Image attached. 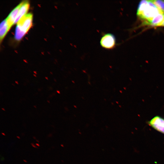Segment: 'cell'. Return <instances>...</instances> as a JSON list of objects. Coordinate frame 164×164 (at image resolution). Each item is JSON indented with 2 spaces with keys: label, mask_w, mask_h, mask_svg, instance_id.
<instances>
[{
  "label": "cell",
  "mask_w": 164,
  "mask_h": 164,
  "mask_svg": "<svg viewBox=\"0 0 164 164\" xmlns=\"http://www.w3.org/2000/svg\"><path fill=\"white\" fill-rule=\"evenodd\" d=\"M161 12L151 0H142L139 2L137 14L143 21V24L147 25L155 16Z\"/></svg>",
  "instance_id": "1"
},
{
  "label": "cell",
  "mask_w": 164,
  "mask_h": 164,
  "mask_svg": "<svg viewBox=\"0 0 164 164\" xmlns=\"http://www.w3.org/2000/svg\"><path fill=\"white\" fill-rule=\"evenodd\" d=\"M33 15L28 13L22 16L17 23L14 38L17 41L20 40L28 31L32 24Z\"/></svg>",
  "instance_id": "2"
},
{
  "label": "cell",
  "mask_w": 164,
  "mask_h": 164,
  "mask_svg": "<svg viewBox=\"0 0 164 164\" xmlns=\"http://www.w3.org/2000/svg\"><path fill=\"white\" fill-rule=\"evenodd\" d=\"M100 43L103 48L107 50H112L116 46V38L114 35L111 33H104L101 38Z\"/></svg>",
  "instance_id": "3"
},
{
  "label": "cell",
  "mask_w": 164,
  "mask_h": 164,
  "mask_svg": "<svg viewBox=\"0 0 164 164\" xmlns=\"http://www.w3.org/2000/svg\"><path fill=\"white\" fill-rule=\"evenodd\" d=\"M148 123L154 129L164 134V118L156 116L148 121Z\"/></svg>",
  "instance_id": "4"
},
{
  "label": "cell",
  "mask_w": 164,
  "mask_h": 164,
  "mask_svg": "<svg viewBox=\"0 0 164 164\" xmlns=\"http://www.w3.org/2000/svg\"><path fill=\"white\" fill-rule=\"evenodd\" d=\"M23 1L20 3L10 12L6 19L9 29L14 24V22L18 14L19 10L23 3Z\"/></svg>",
  "instance_id": "5"
},
{
  "label": "cell",
  "mask_w": 164,
  "mask_h": 164,
  "mask_svg": "<svg viewBox=\"0 0 164 164\" xmlns=\"http://www.w3.org/2000/svg\"><path fill=\"white\" fill-rule=\"evenodd\" d=\"M29 6V3L27 1H23V3L21 6L17 16L14 22V24L17 23L23 15L26 14Z\"/></svg>",
  "instance_id": "6"
},
{
  "label": "cell",
  "mask_w": 164,
  "mask_h": 164,
  "mask_svg": "<svg viewBox=\"0 0 164 164\" xmlns=\"http://www.w3.org/2000/svg\"><path fill=\"white\" fill-rule=\"evenodd\" d=\"M164 20V14L161 12L155 16L147 25L153 27L159 26Z\"/></svg>",
  "instance_id": "7"
},
{
  "label": "cell",
  "mask_w": 164,
  "mask_h": 164,
  "mask_svg": "<svg viewBox=\"0 0 164 164\" xmlns=\"http://www.w3.org/2000/svg\"><path fill=\"white\" fill-rule=\"evenodd\" d=\"M9 30L6 19L1 22L0 26V41L1 42Z\"/></svg>",
  "instance_id": "8"
},
{
  "label": "cell",
  "mask_w": 164,
  "mask_h": 164,
  "mask_svg": "<svg viewBox=\"0 0 164 164\" xmlns=\"http://www.w3.org/2000/svg\"><path fill=\"white\" fill-rule=\"evenodd\" d=\"M151 1L158 9L161 12L164 14V0H154Z\"/></svg>",
  "instance_id": "9"
},
{
  "label": "cell",
  "mask_w": 164,
  "mask_h": 164,
  "mask_svg": "<svg viewBox=\"0 0 164 164\" xmlns=\"http://www.w3.org/2000/svg\"><path fill=\"white\" fill-rule=\"evenodd\" d=\"M31 145H32V146L34 148H38L33 143H31Z\"/></svg>",
  "instance_id": "10"
},
{
  "label": "cell",
  "mask_w": 164,
  "mask_h": 164,
  "mask_svg": "<svg viewBox=\"0 0 164 164\" xmlns=\"http://www.w3.org/2000/svg\"><path fill=\"white\" fill-rule=\"evenodd\" d=\"M159 26H164V20L162 23Z\"/></svg>",
  "instance_id": "11"
},
{
  "label": "cell",
  "mask_w": 164,
  "mask_h": 164,
  "mask_svg": "<svg viewBox=\"0 0 164 164\" xmlns=\"http://www.w3.org/2000/svg\"><path fill=\"white\" fill-rule=\"evenodd\" d=\"M4 159V157H1V160L2 161H3Z\"/></svg>",
  "instance_id": "12"
},
{
  "label": "cell",
  "mask_w": 164,
  "mask_h": 164,
  "mask_svg": "<svg viewBox=\"0 0 164 164\" xmlns=\"http://www.w3.org/2000/svg\"><path fill=\"white\" fill-rule=\"evenodd\" d=\"M36 145L37 146H39V147L40 146V145H39V144H38V143H36Z\"/></svg>",
  "instance_id": "13"
},
{
  "label": "cell",
  "mask_w": 164,
  "mask_h": 164,
  "mask_svg": "<svg viewBox=\"0 0 164 164\" xmlns=\"http://www.w3.org/2000/svg\"><path fill=\"white\" fill-rule=\"evenodd\" d=\"M15 83L16 84H19V83H18V81H15Z\"/></svg>",
  "instance_id": "14"
},
{
  "label": "cell",
  "mask_w": 164,
  "mask_h": 164,
  "mask_svg": "<svg viewBox=\"0 0 164 164\" xmlns=\"http://www.w3.org/2000/svg\"><path fill=\"white\" fill-rule=\"evenodd\" d=\"M56 92L59 94L60 93V91L59 90H57Z\"/></svg>",
  "instance_id": "15"
},
{
  "label": "cell",
  "mask_w": 164,
  "mask_h": 164,
  "mask_svg": "<svg viewBox=\"0 0 164 164\" xmlns=\"http://www.w3.org/2000/svg\"><path fill=\"white\" fill-rule=\"evenodd\" d=\"M2 135H5V133H3V132H2Z\"/></svg>",
  "instance_id": "16"
},
{
  "label": "cell",
  "mask_w": 164,
  "mask_h": 164,
  "mask_svg": "<svg viewBox=\"0 0 164 164\" xmlns=\"http://www.w3.org/2000/svg\"><path fill=\"white\" fill-rule=\"evenodd\" d=\"M2 109L4 111H5V109L4 108H2Z\"/></svg>",
  "instance_id": "17"
},
{
  "label": "cell",
  "mask_w": 164,
  "mask_h": 164,
  "mask_svg": "<svg viewBox=\"0 0 164 164\" xmlns=\"http://www.w3.org/2000/svg\"><path fill=\"white\" fill-rule=\"evenodd\" d=\"M45 78H46V79L47 80H48V77H45Z\"/></svg>",
  "instance_id": "18"
},
{
  "label": "cell",
  "mask_w": 164,
  "mask_h": 164,
  "mask_svg": "<svg viewBox=\"0 0 164 164\" xmlns=\"http://www.w3.org/2000/svg\"><path fill=\"white\" fill-rule=\"evenodd\" d=\"M23 161L26 162H27V161L26 160H23Z\"/></svg>",
  "instance_id": "19"
},
{
  "label": "cell",
  "mask_w": 164,
  "mask_h": 164,
  "mask_svg": "<svg viewBox=\"0 0 164 164\" xmlns=\"http://www.w3.org/2000/svg\"><path fill=\"white\" fill-rule=\"evenodd\" d=\"M33 76H34L35 77H37L36 75V74H33Z\"/></svg>",
  "instance_id": "20"
},
{
  "label": "cell",
  "mask_w": 164,
  "mask_h": 164,
  "mask_svg": "<svg viewBox=\"0 0 164 164\" xmlns=\"http://www.w3.org/2000/svg\"><path fill=\"white\" fill-rule=\"evenodd\" d=\"M17 137L19 139H20V137L19 136H17Z\"/></svg>",
  "instance_id": "21"
},
{
  "label": "cell",
  "mask_w": 164,
  "mask_h": 164,
  "mask_svg": "<svg viewBox=\"0 0 164 164\" xmlns=\"http://www.w3.org/2000/svg\"><path fill=\"white\" fill-rule=\"evenodd\" d=\"M34 73L36 74H37V73L36 72V71H34Z\"/></svg>",
  "instance_id": "22"
},
{
  "label": "cell",
  "mask_w": 164,
  "mask_h": 164,
  "mask_svg": "<svg viewBox=\"0 0 164 164\" xmlns=\"http://www.w3.org/2000/svg\"><path fill=\"white\" fill-rule=\"evenodd\" d=\"M33 138H34V139H36V137H35V136H33Z\"/></svg>",
  "instance_id": "23"
},
{
  "label": "cell",
  "mask_w": 164,
  "mask_h": 164,
  "mask_svg": "<svg viewBox=\"0 0 164 164\" xmlns=\"http://www.w3.org/2000/svg\"><path fill=\"white\" fill-rule=\"evenodd\" d=\"M33 106H34V108H36V106L34 105Z\"/></svg>",
  "instance_id": "24"
},
{
  "label": "cell",
  "mask_w": 164,
  "mask_h": 164,
  "mask_svg": "<svg viewBox=\"0 0 164 164\" xmlns=\"http://www.w3.org/2000/svg\"><path fill=\"white\" fill-rule=\"evenodd\" d=\"M47 102L48 103H50V102L49 101L47 100Z\"/></svg>",
  "instance_id": "25"
},
{
  "label": "cell",
  "mask_w": 164,
  "mask_h": 164,
  "mask_svg": "<svg viewBox=\"0 0 164 164\" xmlns=\"http://www.w3.org/2000/svg\"><path fill=\"white\" fill-rule=\"evenodd\" d=\"M36 141H37V142H39V141L38 140H36Z\"/></svg>",
  "instance_id": "26"
},
{
  "label": "cell",
  "mask_w": 164,
  "mask_h": 164,
  "mask_svg": "<svg viewBox=\"0 0 164 164\" xmlns=\"http://www.w3.org/2000/svg\"><path fill=\"white\" fill-rule=\"evenodd\" d=\"M61 145L63 147V145Z\"/></svg>",
  "instance_id": "27"
},
{
  "label": "cell",
  "mask_w": 164,
  "mask_h": 164,
  "mask_svg": "<svg viewBox=\"0 0 164 164\" xmlns=\"http://www.w3.org/2000/svg\"><path fill=\"white\" fill-rule=\"evenodd\" d=\"M54 81H56V80L55 79H54Z\"/></svg>",
  "instance_id": "28"
},
{
  "label": "cell",
  "mask_w": 164,
  "mask_h": 164,
  "mask_svg": "<svg viewBox=\"0 0 164 164\" xmlns=\"http://www.w3.org/2000/svg\"><path fill=\"white\" fill-rule=\"evenodd\" d=\"M12 84L13 85V86H15V85H14L13 84Z\"/></svg>",
  "instance_id": "29"
},
{
  "label": "cell",
  "mask_w": 164,
  "mask_h": 164,
  "mask_svg": "<svg viewBox=\"0 0 164 164\" xmlns=\"http://www.w3.org/2000/svg\"><path fill=\"white\" fill-rule=\"evenodd\" d=\"M50 73H51V74H53V73H52V72H50Z\"/></svg>",
  "instance_id": "30"
}]
</instances>
